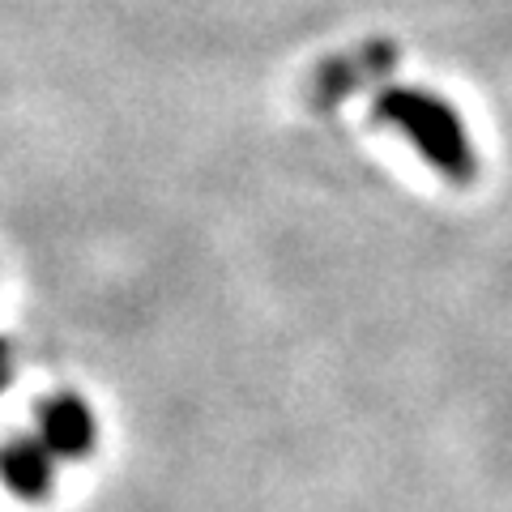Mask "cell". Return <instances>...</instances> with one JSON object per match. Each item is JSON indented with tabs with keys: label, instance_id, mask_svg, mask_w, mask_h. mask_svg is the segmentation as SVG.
Listing matches in <instances>:
<instances>
[{
	"label": "cell",
	"instance_id": "obj_1",
	"mask_svg": "<svg viewBox=\"0 0 512 512\" xmlns=\"http://www.w3.org/2000/svg\"><path fill=\"white\" fill-rule=\"evenodd\" d=\"M372 116L402 133L414 150H419L436 175L448 184H474L478 180V154L470 146V133L461 116L444 99L414 86H389L376 94Z\"/></svg>",
	"mask_w": 512,
	"mask_h": 512
},
{
	"label": "cell",
	"instance_id": "obj_2",
	"mask_svg": "<svg viewBox=\"0 0 512 512\" xmlns=\"http://www.w3.org/2000/svg\"><path fill=\"white\" fill-rule=\"evenodd\" d=\"M35 423H39V440L47 444V453L64 457V461H82V457L94 453V444H99L94 410L77 393L43 397V402L35 406Z\"/></svg>",
	"mask_w": 512,
	"mask_h": 512
},
{
	"label": "cell",
	"instance_id": "obj_3",
	"mask_svg": "<svg viewBox=\"0 0 512 512\" xmlns=\"http://www.w3.org/2000/svg\"><path fill=\"white\" fill-rule=\"evenodd\" d=\"M0 483L18 500L39 504L56 487V457L35 436H13L0 444Z\"/></svg>",
	"mask_w": 512,
	"mask_h": 512
},
{
	"label": "cell",
	"instance_id": "obj_4",
	"mask_svg": "<svg viewBox=\"0 0 512 512\" xmlns=\"http://www.w3.org/2000/svg\"><path fill=\"white\" fill-rule=\"evenodd\" d=\"M393 60H397V47H393V43H372V47H363L359 56L329 60L325 69H320V77H316V99H320V103L342 99V94L359 90L363 82H372V77L389 73Z\"/></svg>",
	"mask_w": 512,
	"mask_h": 512
},
{
	"label": "cell",
	"instance_id": "obj_5",
	"mask_svg": "<svg viewBox=\"0 0 512 512\" xmlns=\"http://www.w3.org/2000/svg\"><path fill=\"white\" fill-rule=\"evenodd\" d=\"M9 376H13V355H9V342L0 338V389L9 384Z\"/></svg>",
	"mask_w": 512,
	"mask_h": 512
}]
</instances>
